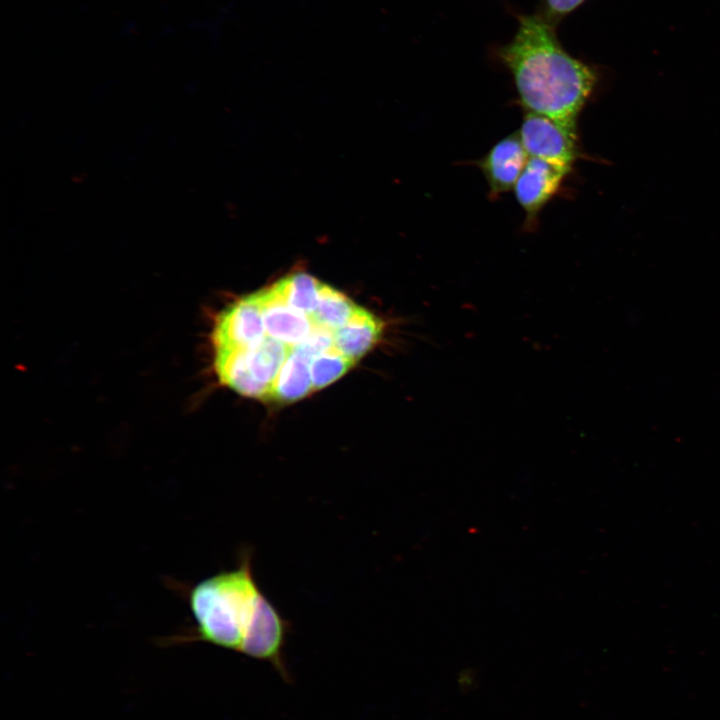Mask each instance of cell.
<instances>
[{"mask_svg":"<svg viewBox=\"0 0 720 720\" xmlns=\"http://www.w3.org/2000/svg\"><path fill=\"white\" fill-rule=\"evenodd\" d=\"M569 169L542 159L529 157L513 190L525 212L527 229L535 227L540 211L559 191Z\"/></svg>","mask_w":720,"mask_h":720,"instance_id":"4","label":"cell"},{"mask_svg":"<svg viewBox=\"0 0 720 720\" xmlns=\"http://www.w3.org/2000/svg\"><path fill=\"white\" fill-rule=\"evenodd\" d=\"M252 559L253 551L244 547L234 568L189 590L187 600L195 620L190 639L268 662L282 680L291 683L284 654L291 625L260 589Z\"/></svg>","mask_w":720,"mask_h":720,"instance_id":"1","label":"cell"},{"mask_svg":"<svg viewBox=\"0 0 720 720\" xmlns=\"http://www.w3.org/2000/svg\"><path fill=\"white\" fill-rule=\"evenodd\" d=\"M586 0H541L542 16L553 25L577 9Z\"/></svg>","mask_w":720,"mask_h":720,"instance_id":"8","label":"cell"},{"mask_svg":"<svg viewBox=\"0 0 720 720\" xmlns=\"http://www.w3.org/2000/svg\"><path fill=\"white\" fill-rule=\"evenodd\" d=\"M496 56L510 72L526 112L546 116L577 133L578 116L598 75L564 49L555 25L541 14L519 15L516 33L498 47Z\"/></svg>","mask_w":720,"mask_h":720,"instance_id":"2","label":"cell"},{"mask_svg":"<svg viewBox=\"0 0 720 720\" xmlns=\"http://www.w3.org/2000/svg\"><path fill=\"white\" fill-rule=\"evenodd\" d=\"M355 363L339 353L318 356L311 365L313 390L317 391L342 377Z\"/></svg>","mask_w":720,"mask_h":720,"instance_id":"7","label":"cell"},{"mask_svg":"<svg viewBox=\"0 0 720 720\" xmlns=\"http://www.w3.org/2000/svg\"><path fill=\"white\" fill-rule=\"evenodd\" d=\"M384 322L359 306L351 319L338 329L336 345L339 351L356 363L382 338Z\"/></svg>","mask_w":720,"mask_h":720,"instance_id":"6","label":"cell"},{"mask_svg":"<svg viewBox=\"0 0 720 720\" xmlns=\"http://www.w3.org/2000/svg\"><path fill=\"white\" fill-rule=\"evenodd\" d=\"M518 135L529 157L569 169L578 159L577 133L546 116L526 112Z\"/></svg>","mask_w":720,"mask_h":720,"instance_id":"3","label":"cell"},{"mask_svg":"<svg viewBox=\"0 0 720 720\" xmlns=\"http://www.w3.org/2000/svg\"><path fill=\"white\" fill-rule=\"evenodd\" d=\"M528 158L518 133H515L495 143L478 161L492 198L514 188Z\"/></svg>","mask_w":720,"mask_h":720,"instance_id":"5","label":"cell"}]
</instances>
